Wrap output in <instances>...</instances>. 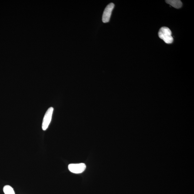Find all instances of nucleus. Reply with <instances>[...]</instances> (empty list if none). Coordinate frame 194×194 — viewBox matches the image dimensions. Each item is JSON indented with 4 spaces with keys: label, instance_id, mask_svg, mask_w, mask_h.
<instances>
[{
    "label": "nucleus",
    "instance_id": "2",
    "mask_svg": "<svg viewBox=\"0 0 194 194\" xmlns=\"http://www.w3.org/2000/svg\"><path fill=\"white\" fill-rule=\"evenodd\" d=\"M87 166L84 163L71 164L68 165L69 170L75 174H80L84 171Z\"/></svg>",
    "mask_w": 194,
    "mask_h": 194
},
{
    "label": "nucleus",
    "instance_id": "4",
    "mask_svg": "<svg viewBox=\"0 0 194 194\" xmlns=\"http://www.w3.org/2000/svg\"><path fill=\"white\" fill-rule=\"evenodd\" d=\"M114 7V4L113 3L109 4L104 9L102 15V21L106 23L109 21L112 12Z\"/></svg>",
    "mask_w": 194,
    "mask_h": 194
},
{
    "label": "nucleus",
    "instance_id": "3",
    "mask_svg": "<svg viewBox=\"0 0 194 194\" xmlns=\"http://www.w3.org/2000/svg\"><path fill=\"white\" fill-rule=\"evenodd\" d=\"M53 110L54 108L53 107L49 108L47 111H46L45 115H44L42 126L44 131H45L48 128L49 125H50L51 122V118H52Z\"/></svg>",
    "mask_w": 194,
    "mask_h": 194
},
{
    "label": "nucleus",
    "instance_id": "6",
    "mask_svg": "<svg viewBox=\"0 0 194 194\" xmlns=\"http://www.w3.org/2000/svg\"><path fill=\"white\" fill-rule=\"evenodd\" d=\"M3 190L5 194H15L13 188L10 186H5Z\"/></svg>",
    "mask_w": 194,
    "mask_h": 194
},
{
    "label": "nucleus",
    "instance_id": "1",
    "mask_svg": "<svg viewBox=\"0 0 194 194\" xmlns=\"http://www.w3.org/2000/svg\"><path fill=\"white\" fill-rule=\"evenodd\" d=\"M158 35L159 37L166 43L170 44L173 42V38L171 35V32L167 27H162L160 29Z\"/></svg>",
    "mask_w": 194,
    "mask_h": 194
},
{
    "label": "nucleus",
    "instance_id": "5",
    "mask_svg": "<svg viewBox=\"0 0 194 194\" xmlns=\"http://www.w3.org/2000/svg\"><path fill=\"white\" fill-rule=\"evenodd\" d=\"M165 1L166 3L176 9L180 8L182 6V2L180 0H167Z\"/></svg>",
    "mask_w": 194,
    "mask_h": 194
}]
</instances>
